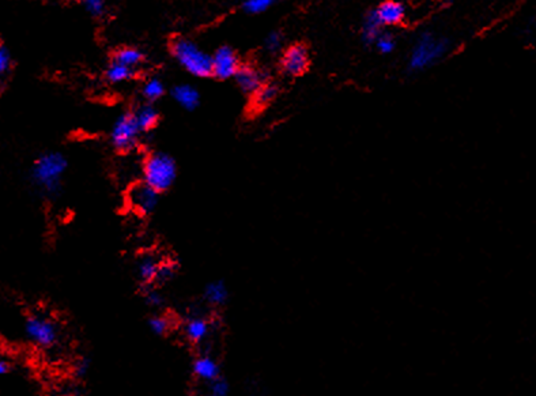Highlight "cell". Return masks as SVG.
I'll return each mask as SVG.
<instances>
[{
    "label": "cell",
    "mask_w": 536,
    "mask_h": 396,
    "mask_svg": "<svg viewBox=\"0 0 536 396\" xmlns=\"http://www.w3.org/2000/svg\"><path fill=\"white\" fill-rule=\"evenodd\" d=\"M142 134L143 132L138 126L134 112L125 110L116 117L111 128L109 139L112 147L118 154H128L138 148Z\"/></svg>",
    "instance_id": "cell-6"
},
{
    "label": "cell",
    "mask_w": 536,
    "mask_h": 396,
    "mask_svg": "<svg viewBox=\"0 0 536 396\" xmlns=\"http://www.w3.org/2000/svg\"><path fill=\"white\" fill-rule=\"evenodd\" d=\"M169 94L180 108L187 112H192L199 108L200 105V100H202L200 92L192 83H187V82L177 83L169 90Z\"/></svg>",
    "instance_id": "cell-13"
},
{
    "label": "cell",
    "mask_w": 536,
    "mask_h": 396,
    "mask_svg": "<svg viewBox=\"0 0 536 396\" xmlns=\"http://www.w3.org/2000/svg\"><path fill=\"white\" fill-rule=\"evenodd\" d=\"M142 291V297H143V301L145 304L150 308L154 309L157 312H161L163 308H165V295L161 293V290L157 288V286H152V288L143 289L141 290Z\"/></svg>",
    "instance_id": "cell-25"
},
{
    "label": "cell",
    "mask_w": 536,
    "mask_h": 396,
    "mask_svg": "<svg viewBox=\"0 0 536 396\" xmlns=\"http://www.w3.org/2000/svg\"><path fill=\"white\" fill-rule=\"evenodd\" d=\"M229 288L224 279H214L208 282L202 293L203 301L214 309L224 308L229 302Z\"/></svg>",
    "instance_id": "cell-15"
},
{
    "label": "cell",
    "mask_w": 536,
    "mask_h": 396,
    "mask_svg": "<svg viewBox=\"0 0 536 396\" xmlns=\"http://www.w3.org/2000/svg\"><path fill=\"white\" fill-rule=\"evenodd\" d=\"M159 199L161 193L145 181L132 184L127 191V202L129 207L139 216H152L159 206Z\"/></svg>",
    "instance_id": "cell-7"
},
{
    "label": "cell",
    "mask_w": 536,
    "mask_h": 396,
    "mask_svg": "<svg viewBox=\"0 0 536 396\" xmlns=\"http://www.w3.org/2000/svg\"><path fill=\"white\" fill-rule=\"evenodd\" d=\"M375 44H376L377 51H379L380 53H384V55L392 53V52L395 51V48H396V40H395V36H393L392 33H386V32H383V33L379 36V38L376 40Z\"/></svg>",
    "instance_id": "cell-32"
},
{
    "label": "cell",
    "mask_w": 536,
    "mask_h": 396,
    "mask_svg": "<svg viewBox=\"0 0 536 396\" xmlns=\"http://www.w3.org/2000/svg\"><path fill=\"white\" fill-rule=\"evenodd\" d=\"M132 112L143 134L153 131L161 119V112L153 103H146V101L139 103L135 108L132 109Z\"/></svg>",
    "instance_id": "cell-16"
},
{
    "label": "cell",
    "mask_w": 536,
    "mask_h": 396,
    "mask_svg": "<svg viewBox=\"0 0 536 396\" xmlns=\"http://www.w3.org/2000/svg\"><path fill=\"white\" fill-rule=\"evenodd\" d=\"M241 60L234 48L230 45H221L213 53V78L218 80L234 79L241 67Z\"/></svg>",
    "instance_id": "cell-10"
},
{
    "label": "cell",
    "mask_w": 536,
    "mask_h": 396,
    "mask_svg": "<svg viewBox=\"0 0 536 396\" xmlns=\"http://www.w3.org/2000/svg\"><path fill=\"white\" fill-rule=\"evenodd\" d=\"M91 370V359L86 354L78 356L75 360L71 362V376L77 381H83Z\"/></svg>",
    "instance_id": "cell-26"
},
{
    "label": "cell",
    "mask_w": 536,
    "mask_h": 396,
    "mask_svg": "<svg viewBox=\"0 0 536 396\" xmlns=\"http://www.w3.org/2000/svg\"><path fill=\"white\" fill-rule=\"evenodd\" d=\"M24 332L26 339L41 350H51L59 346L62 341V328L48 315L29 312L24 319Z\"/></svg>",
    "instance_id": "cell-5"
},
{
    "label": "cell",
    "mask_w": 536,
    "mask_h": 396,
    "mask_svg": "<svg viewBox=\"0 0 536 396\" xmlns=\"http://www.w3.org/2000/svg\"><path fill=\"white\" fill-rule=\"evenodd\" d=\"M268 80L267 72L252 63H242L234 76L237 87L249 97H252Z\"/></svg>",
    "instance_id": "cell-11"
},
{
    "label": "cell",
    "mask_w": 536,
    "mask_h": 396,
    "mask_svg": "<svg viewBox=\"0 0 536 396\" xmlns=\"http://www.w3.org/2000/svg\"><path fill=\"white\" fill-rule=\"evenodd\" d=\"M112 60L132 70H138L146 62V55L136 46H123L114 52Z\"/></svg>",
    "instance_id": "cell-18"
},
{
    "label": "cell",
    "mask_w": 536,
    "mask_h": 396,
    "mask_svg": "<svg viewBox=\"0 0 536 396\" xmlns=\"http://www.w3.org/2000/svg\"><path fill=\"white\" fill-rule=\"evenodd\" d=\"M274 4V0H245L241 3V10L249 15H259L268 11Z\"/></svg>",
    "instance_id": "cell-27"
},
{
    "label": "cell",
    "mask_w": 536,
    "mask_h": 396,
    "mask_svg": "<svg viewBox=\"0 0 536 396\" xmlns=\"http://www.w3.org/2000/svg\"><path fill=\"white\" fill-rule=\"evenodd\" d=\"M14 369H15V366H14L12 361L8 360L6 357L0 359V375H10L14 372Z\"/></svg>",
    "instance_id": "cell-33"
},
{
    "label": "cell",
    "mask_w": 536,
    "mask_h": 396,
    "mask_svg": "<svg viewBox=\"0 0 536 396\" xmlns=\"http://www.w3.org/2000/svg\"><path fill=\"white\" fill-rule=\"evenodd\" d=\"M161 263L162 260H159L157 256L150 253L143 255L136 261V278L141 290L155 286V279H157V274Z\"/></svg>",
    "instance_id": "cell-14"
},
{
    "label": "cell",
    "mask_w": 536,
    "mask_h": 396,
    "mask_svg": "<svg viewBox=\"0 0 536 396\" xmlns=\"http://www.w3.org/2000/svg\"><path fill=\"white\" fill-rule=\"evenodd\" d=\"M383 25L377 17V12L376 10H372L369 11L365 18H364V22H362V26H361V37H362V41L366 44V45H372L376 42V40L379 38V36L383 33Z\"/></svg>",
    "instance_id": "cell-19"
},
{
    "label": "cell",
    "mask_w": 536,
    "mask_h": 396,
    "mask_svg": "<svg viewBox=\"0 0 536 396\" xmlns=\"http://www.w3.org/2000/svg\"><path fill=\"white\" fill-rule=\"evenodd\" d=\"M449 51L451 41L448 38L436 36L429 31L422 32L411 48L409 70L411 72L425 71L438 63Z\"/></svg>",
    "instance_id": "cell-4"
},
{
    "label": "cell",
    "mask_w": 536,
    "mask_h": 396,
    "mask_svg": "<svg viewBox=\"0 0 536 396\" xmlns=\"http://www.w3.org/2000/svg\"><path fill=\"white\" fill-rule=\"evenodd\" d=\"M69 171V158L62 151H45L33 161L29 178L45 196L59 195L64 175Z\"/></svg>",
    "instance_id": "cell-1"
},
{
    "label": "cell",
    "mask_w": 536,
    "mask_h": 396,
    "mask_svg": "<svg viewBox=\"0 0 536 396\" xmlns=\"http://www.w3.org/2000/svg\"><path fill=\"white\" fill-rule=\"evenodd\" d=\"M179 166L173 155L155 150L146 155L142 164V181L159 193L168 192L177 180Z\"/></svg>",
    "instance_id": "cell-3"
},
{
    "label": "cell",
    "mask_w": 536,
    "mask_h": 396,
    "mask_svg": "<svg viewBox=\"0 0 536 396\" xmlns=\"http://www.w3.org/2000/svg\"><path fill=\"white\" fill-rule=\"evenodd\" d=\"M136 76V70L125 67L117 62L111 60L104 71V78L111 85H121L132 80Z\"/></svg>",
    "instance_id": "cell-23"
},
{
    "label": "cell",
    "mask_w": 536,
    "mask_h": 396,
    "mask_svg": "<svg viewBox=\"0 0 536 396\" xmlns=\"http://www.w3.org/2000/svg\"><path fill=\"white\" fill-rule=\"evenodd\" d=\"M285 36L279 31H271L267 36L265 37L263 48L269 55H276L283 49Z\"/></svg>",
    "instance_id": "cell-28"
},
{
    "label": "cell",
    "mask_w": 536,
    "mask_h": 396,
    "mask_svg": "<svg viewBox=\"0 0 536 396\" xmlns=\"http://www.w3.org/2000/svg\"><path fill=\"white\" fill-rule=\"evenodd\" d=\"M12 67H14L12 55H11L8 46L1 44L0 45V75H1V79H6L11 74Z\"/></svg>",
    "instance_id": "cell-31"
},
{
    "label": "cell",
    "mask_w": 536,
    "mask_h": 396,
    "mask_svg": "<svg viewBox=\"0 0 536 396\" xmlns=\"http://www.w3.org/2000/svg\"><path fill=\"white\" fill-rule=\"evenodd\" d=\"M310 64L309 51L304 44H293L287 46L279 60L280 71L286 76L297 78L307 71Z\"/></svg>",
    "instance_id": "cell-9"
},
{
    "label": "cell",
    "mask_w": 536,
    "mask_h": 396,
    "mask_svg": "<svg viewBox=\"0 0 536 396\" xmlns=\"http://www.w3.org/2000/svg\"><path fill=\"white\" fill-rule=\"evenodd\" d=\"M377 17L383 26H395L406 18V7L400 1H384L376 8Z\"/></svg>",
    "instance_id": "cell-17"
},
{
    "label": "cell",
    "mask_w": 536,
    "mask_h": 396,
    "mask_svg": "<svg viewBox=\"0 0 536 396\" xmlns=\"http://www.w3.org/2000/svg\"><path fill=\"white\" fill-rule=\"evenodd\" d=\"M84 11L93 18H102L107 15V3L104 0H83Z\"/></svg>",
    "instance_id": "cell-30"
},
{
    "label": "cell",
    "mask_w": 536,
    "mask_h": 396,
    "mask_svg": "<svg viewBox=\"0 0 536 396\" xmlns=\"http://www.w3.org/2000/svg\"><path fill=\"white\" fill-rule=\"evenodd\" d=\"M230 383L225 376L206 384V396H230Z\"/></svg>",
    "instance_id": "cell-29"
},
{
    "label": "cell",
    "mask_w": 536,
    "mask_h": 396,
    "mask_svg": "<svg viewBox=\"0 0 536 396\" xmlns=\"http://www.w3.org/2000/svg\"><path fill=\"white\" fill-rule=\"evenodd\" d=\"M279 92H280V89H279L278 83L268 80L251 97L252 107L258 110L267 108L271 103H274L276 100V97L279 96Z\"/></svg>",
    "instance_id": "cell-22"
},
{
    "label": "cell",
    "mask_w": 536,
    "mask_h": 396,
    "mask_svg": "<svg viewBox=\"0 0 536 396\" xmlns=\"http://www.w3.org/2000/svg\"><path fill=\"white\" fill-rule=\"evenodd\" d=\"M191 372L193 377L203 384H208L218 377L224 376L222 375V365L210 353L200 352L191 363Z\"/></svg>",
    "instance_id": "cell-12"
},
{
    "label": "cell",
    "mask_w": 536,
    "mask_h": 396,
    "mask_svg": "<svg viewBox=\"0 0 536 396\" xmlns=\"http://www.w3.org/2000/svg\"><path fill=\"white\" fill-rule=\"evenodd\" d=\"M169 52L179 67L193 78L206 79L213 76V55L190 37H173L169 44Z\"/></svg>",
    "instance_id": "cell-2"
},
{
    "label": "cell",
    "mask_w": 536,
    "mask_h": 396,
    "mask_svg": "<svg viewBox=\"0 0 536 396\" xmlns=\"http://www.w3.org/2000/svg\"><path fill=\"white\" fill-rule=\"evenodd\" d=\"M177 271H179V263L177 261L162 260V263L159 266V270H158V274H157L155 286L159 288V286H163V285L172 282L176 278Z\"/></svg>",
    "instance_id": "cell-24"
},
{
    "label": "cell",
    "mask_w": 536,
    "mask_h": 396,
    "mask_svg": "<svg viewBox=\"0 0 536 396\" xmlns=\"http://www.w3.org/2000/svg\"><path fill=\"white\" fill-rule=\"evenodd\" d=\"M166 93H168V90H166L165 82L162 80V78H159L157 75L148 78L143 82L142 89H141V94H142L143 101L153 103V104L158 103L161 98H163Z\"/></svg>",
    "instance_id": "cell-20"
},
{
    "label": "cell",
    "mask_w": 536,
    "mask_h": 396,
    "mask_svg": "<svg viewBox=\"0 0 536 396\" xmlns=\"http://www.w3.org/2000/svg\"><path fill=\"white\" fill-rule=\"evenodd\" d=\"M217 328V322L203 316L191 315L181 325V334L184 339L195 347H200L208 342Z\"/></svg>",
    "instance_id": "cell-8"
},
{
    "label": "cell",
    "mask_w": 536,
    "mask_h": 396,
    "mask_svg": "<svg viewBox=\"0 0 536 396\" xmlns=\"http://www.w3.org/2000/svg\"><path fill=\"white\" fill-rule=\"evenodd\" d=\"M175 323V319L165 312H154L148 318V328L153 335L159 338L168 336L173 331Z\"/></svg>",
    "instance_id": "cell-21"
}]
</instances>
